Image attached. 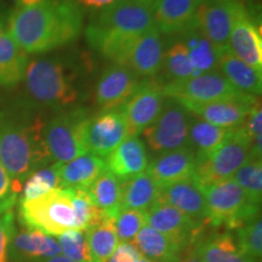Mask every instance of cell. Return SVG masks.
Masks as SVG:
<instances>
[{"mask_svg": "<svg viewBox=\"0 0 262 262\" xmlns=\"http://www.w3.org/2000/svg\"><path fill=\"white\" fill-rule=\"evenodd\" d=\"M83 31V12L72 0H40L17 6L8 33L27 54H45L77 40Z\"/></svg>", "mask_w": 262, "mask_h": 262, "instance_id": "6da1fadb", "label": "cell"}, {"mask_svg": "<svg viewBox=\"0 0 262 262\" xmlns=\"http://www.w3.org/2000/svg\"><path fill=\"white\" fill-rule=\"evenodd\" d=\"M45 123L34 103L19 102L0 111V163L18 193L29 175L52 163L42 137Z\"/></svg>", "mask_w": 262, "mask_h": 262, "instance_id": "7a4b0ae2", "label": "cell"}, {"mask_svg": "<svg viewBox=\"0 0 262 262\" xmlns=\"http://www.w3.org/2000/svg\"><path fill=\"white\" fill-rule=\"evenodd\" d=\"M152 27V8L136 0H116L94 12L85 35L91 48L108 54L126 48Z\"/></svg>", "mask_w": 262, "mask_h": 262, "instance_id": "3957f363", "label": "cell"}, {"mask_svg": "<svg viewBox=\"0 0 262 262\" xmlns=\"http://www.w3.org/2000/svg\"><path fill=\"white\" fill-rule=\"evenodd\" d=\"M24 80L33 103L54 112L72 108L79 97L73 72L58 58L40 57L28 62Z\"/></svg>", "mask_w": 262, "mask_h": 262, "instance_id": "277c9868", "label": "cell"}, {"mask_svg": "<svg viewBox=\"0 0 262 262\" xmlns=\"http://www.w3.org/2000/svg\"><path fill=\"white\" fill-rule=\"evenodd\" d=\"M90 117L85 108L72 107L47 120L42 137L52 164L67 163L88 153L85 133Z\"/></svg>", "mask_w": 262, "mask_h": 262, "instance_id": "5b68a950", "label": "cell"}, {"mask_svg": "<svg viewBox=\"0 0 262 262\" xmlns=\"http://www.w3.org/2000/svg\"><path fill=\"white\" fill-rule=\"evenodd\" d=\"M19 219L27 228L52 237L77 229L71 195L66 188L52 189L31 201H19Z\"/></svg>", "mask_w": 262, "mask_h": 262, "instance_id": "8992f818", "label": "cell"}, {"mask_svg": "<svg viewBox=\"0 0 262 262\" xmlns=\"http://www.w3.org/2000/svg\"><path fill=\"white\" fill-rule=\"evenodd\" d=\"M208 208V222L239 229L260 216V206L251 203L233 179L201 187Z\"/></svg>", "mask_w": 262, "mask_h": 262, "instance_id": "52a82bcc", "label": "cell"}, {"mask_svg": "<svg viewBox=\"0 0 262 262\" xmlns=\"http://www.w3.org/2000/svg\"><path fill=\"white\" fill-rule=\"evenodd\" d=\"M250 156L251 140L244 126L231 129L211 155L196 163L193 180L199 187H206L232 179Z\"/></svg>", "mask_w": 262, "mask_h": 262, "instance_id": "ba28073f", "label": "cell"}, {"mask_svg": "<svg viewBox=\"0 0 262 262\" xmlns=\"http://www.w3.org/2000/svg\"><path fill=\"white\" fill-rule=\"evenodd\" d=\"M191 118L178 101L165 97L159 117L142 133L147 146L157 156L189 146Z\"/></svg>", "mask_w": 262, "mask_h": 262, "instance_id": "9c48e42d", "label": "cell"}, {"mask_svg": "<svg viewBox=\"0 0 262 262\" xmlns=\"http://www.w3.org/2000/svg\"><path fill=\"white\" fill-rule=\"evenodd\" d=\"M165 97L187 102L206 103L222 100H235L249 95L235 90L220 72H209L183 80L169 81L163 85Z\"/></svg>", "mask_w": 262, "mask_h": 262, "instance_id": "30bf717a", "label": "cell"}, {"mask_svg": "<svg viewBox=\"0 0 262 262\" xmlns=\"http://www.w3.org/2000/svg\"><path fill=\"white\" fill-rule=\"evenodd\" d=\"M228 50L244 63L262 72L261 27L242 0L235 6Z\"/></svg>", "mask_w": 262, "mask_h": 262, "instance_id": "8fae6325", "label": "cell"}, {"mask_svg": "<svg viewBox=\"0 0 262 262\" xmlns=\"http://www.w3.org/2000/svg\"><path fill=\"white\" fill-rule=\"evenodd\" d=\"M127 136H130L129 127L120 107L102 110L88 122L85 146L88 153L107 157Z\"/></svg>", "mask_w": 262, "mask_h": 262, "instance_id": "7c38bea8", "label": "cell"}, {"mask_svg": "<svg viewBox=\"0 0 262 262\" xmlns=\"http://www.w3.org/2000/svg\"><path fill=\"white\" fill-rule=\"evenodd\" d=\"M146 222L183 250L199 237L205 225V222L193 220L159 198L146 212Z\"/></svg>", "mask_w": 262, "mask_h": 262, "instance_id": "4fadbf2b", "label": "cell"}, {"mask_svg": "<svg viewBox=\"0 0 262 262\" xmlns=\"http://www.w3.org/2000/svg\"><path fill=\"white\" fill-rule=\"evenodd\" d=\"M165 101L163 86L150 79H143L135 93L120 107L131 135H140L156 122Z\"/></svg>", "mask_w": 262, "mask_h": 262, "instance_id": "5bb4252c", "label": "cell"}, {"mask_svg": "<svg viewBox=\"0 0 262 262\" xmlns=\"http://www.w3.org/2000/svg\"><path fill=\"white\" fill-rule=\"evenodd\" d=\"M239 0H199L195 25L219 54L228 49L233 16Z\"/></svg>", "mask_w": 262, "mask_h": 262, "instance_id": "9a60e30c", "label": "cell"}, {"mask_svg": "<svg viewBox=\"0 0 262 262\" xmlns=\"http://www.w3.org/2000/svg\"><path fill=\"white\" fill-rule=\"evenodd\" d=\"M258 101L260 100L255 96H245L235 100H222L206 103L187 101L178 102L193 117L222 129H234L243 125L250 111Z\"/></svg>", "mask_w": 262, "mask_h": 262, "instance_id": "2e32d148", "label": "cell"}, {"mask_svg": "<svg viewBox=\"0 0 262 262\" xmlns=\"http://www.w3.org/2000/svg\"><path fill=\"white\" fill-rule=\"evenodd\" d=\"M143 79L123 64L113 63L103 71L96 85V103L101 110L119 108L139 89Z\"/></svg>", "mask_w": 262, "mask_h": 262, "instance_id": "e0dca14e", "label": "cell"}, {"mask_svg": "<svg viewBox=\"0 0 262 262\" xmlns=\"http://www.w3.org/2000/svg\"><path fill=\"white\" fill-rule=\"evenodd\" d=\"M199 0H153L155 26L163 34L182 35L196 28Z\"/></svg>", "mask_w": 262, "mask_h": 262, "instance_id": "ac0fdd59", "label": "cell"}, {"mask_svg": "<svg viewBox=\"0 0 262 262\" xmlns=\"http://www.w3.org/2000/svg\"><path fill=\"white\" fill-rule=\"evenodd\" d=\"M196 168V158L189 146L171 152L162 153L149 162L147 172L160 188L171 183L193 178Z\"/></svg>", "mask_w": 262, "mask_h": 262, "instance_id": "d6986e66", "label": "cell"}, {"mask_svg": "<svg viewBox=\"0 0 262 262\" xmlns=\"http://www.w3.org/2000/svg\"><path fill=\"white\" fill-rule=\"evenodd\" d=\"M104 160L108 171L120 181L147 171L150 162L146 143L141 140L140 135L127 136Z\"/></svg>", "mask_w": 262, "mask_h": 262, "instance_id": "ffe728a7", "label": "cell"}, {"mask_svg": "<svg viewBox=\"0 0 262 262\" xmlns=\"http://www.w3.org/2000/svg\"><path fill=\"white\" fill-rule=\"evenodd\" d=\"M160 34L155 26L141 34L130 49L125 66L141 78L150 79L162 70L164 47Z\"/></svg>", "mask_w": 262, "mask_h": 262, "instance_id": "44dd1931", "label": "cell"}, {"mask_svg": "<svg viewBox=\"0 0 262 262\" xmlns=\"http://www.w3.org/2000/svg\"><path fill=\"white\" fill-rule=\"evenodd\" d=\"M61 255L57 239L38 229L27 228L15 233L10 243L9 256L14 262H44Z\"/></svg>", "mask_w": 262, "mask_h": 262, "instance_id": "7402d4cb", "label": "cell"}, {"mask_svg": "<svg viewBox=\"0 0 262 262\" xmlns=\"http://www.w3.org/2000/svg\"><path fill=\"white\" fill-rule=\"evenodd\" d=\"M159 199L189 216L193 220L209 224L205 196L193 178L160 188Z\"/></svg>", "mask_w": 262, "mask_h": 262, "instance_id": "603a6c76", "label": "cell"}, {"mask_svg": "<svg viewBox=\"0 0 262 262\" xmlns=\"http://www.w3.org/2000/svg\"><path fill=\"white\" fill-rule=\"evenodd\" d=\"M61 188H88L107 170L106 160L85 153L67 163H56Z\"/></svg>", "mask_w": 262, "mask_h": 262, "instance_id": "cb8c5ba5", "label": "cell"}, {"mask_svg": "<svg viewBox=\"0 0 262 262\" xmlns=\"http://www.w3.org/2000/svg\"><path fill=\"white\" fill-rule=\"evenodd\" d=\"M217 70L239 93L255 97L261 95L262 72L244 63L228 49L220 52Z\"/></svg>", "mask_w": 262, "mask_h": 262, "instance_id": "d4e9b609", "label": "cell"}, {"mask_svg": "<svg viewBox=\"0 0 262 262\" xmlns=\"http://www.w3.org/2000/svg\"><path fill=\"white\" fill-rule=\"evenodd\" d=\"M28 54L8 32H0V86L14 88L24 80Z\"/></svg>", "mask_w": 262, "mask_h": 262, "instance_id": "484cf974", "label": "cell"}, {"mask_svg": "<svg viewBox=\"0 0 262 262\" xmlns=\"http://www.w3.org/2000/svg\"><path fill=\"white\" fill-rule=\"evenodd\" d=\"M133 244L142 256L153 262H180L183 249L175 244L171 239L145 225L134 238Z\"/></svg>", "mask_w": 262, "mask_h": 262, "instance_id": "4316f807", "label": "cell"}, {"mask_svg": "<svg viewBox=\"0 0 262 262\" xmlns=\"http://www.w3.org/2000/svg\"><path fill=\"white\" fill-rule=\"evenodd\" d=\"M160 187L148 172L122 181V209L147 212L158 201Z\"/></svg>", "mask_w": 262, "mask_h": 262, "instance_id": "83f0119b", "label": "cell"}, {"mask_svg": "<svg viewBox=\"0 0 262 262\" xmlns=\"http://www.w3.org/2000/svg\"><path fill=\"white\" fill-rule=\"evenodd\" d=\"M193 254L203 262H261L245 254L239 248L237 241L228 233L206 238L198 243Z\"/></svg>", "mask_w": 262, "mask_h": 262, "instance_id": "f1b7e54d", "label": "cell"}, {"mask_svg": "<svg viewBox=\"0 0 262 262\" xmlns=\"http://www.w3.org/2000/svg\"><path fill=\"white\" fill-rule=\"evenodd\" d=\"M86 191L107 217H116L122 210V181L108 170L101 173Z\"/></svg>", "mask_w": 262, "mask_h": 262, "instance_id": "f546056e", "label": "cell"}, {"mask_svg": "<svg viewBox=\"0 0 262 262\" xmlns=\"http://www.w3.org/2000/svg\"><path fill=\"white\" fill-rule=\"evenodd\" d=\"M229 131L231 129H222L192 116L189 124L188 145L194 152L196 163L211 155L221 145Z\"/></svg>", "mask_w": 262, "mask_h": 262, "instance_id": "4dcf8cb0", "label": "cell"}, {"mask_svg": "<svg viewBox=\"0 0 262 262\" xmlns=\"http://www.w3.org/2000/svg\"><path fill=\"white\" fill-rule=\"evenodd\" d=\"M180 37L185 47L187 48L189 58L196 73L202 74L217 71L220 54L214 45L199 32L198 28L192 29Z\"/></svg>", "mask_w": 262, "mask_h": 262, "instance_id": "1f68e13d", "label": "cell"}, {"mask_svg": "<svg viewBox=\"0 0 262 262\" xmlns=\"http://www.w3.org/2000/svg\"><path fill=\"white\" fill-rule=\"evenodd\" d=\"M88 245L95 262H106L116 250L118 242L116 217H106L85 231Z\"/></svg>", "mask_w": 262, "mask_h": 262, "instance_id": "d6a6232c", "label": "cell"}, {"mask_svg": "<svg viewBox=\"0 0 262 262\" xmlns=\"http://www.w3.org/2000/svg\"><path fill=\"white\" fill-rule=\"evenodd\" d=\"M71 195L72 206L75 215L77 229L86 231L88 228L100 224L107 217L104 212L98 209L91 199L86 188H66Z\"/></svg>", "mask_w": 262, "mask_h": 262, "instance_id": "836d02e7", "label": "cell"}, {"mask_svg": "<svg viewBox=\"0 0 262 262\" xmlns=\"http://www.w3.org/2000/svg\"><path fill=\"white\" fill-rule=\"evenodd\" d=\"M61 188L57 164H50L29 175L22 186L21 201H31L44 195L52 189Z\"/></svg>", "mask_w": 262, "mask_h": 262, "instance_id": "e575fe53", "label": "cell"}, {"mask_svg": "<svg viewBox=\"0 0 262 262\" xmlns=\"http://www.w3.org/2000/svg\"><path fill=\"white\" fill-rule=\"evenodd\" d=\"M238 186L243 189L245 195L251 203L261 205L262 198V162L261 158L250 157L245 162L233 178Z\"/></svg>", "mask_w": 262, "mask_h": 262, "instance_id": "d590c367", "label": "cell"}, {"mask_svg": "<svg viewBox=\"0 0 262 262\" xmlns=\"http://www.w3.org/2000/svg\"><path fill=\"white\" fill-rule=\"evenodd\" d=\"M163 67H165L168 77L171 79L170 81L188 79L198 75L189 58L187 48L181 39L173 42L166 52H164Z\"/></svg>", "mask_w": 262, "mask_h": 262, "instance_id": "8d00e7d4", "label": "cell"}, {"mask_svg": "<svg viewBox=\"0 0 262 262\" xmlns=\"http://www.w3.org/2000/svg\"><path fill=\"white\" fill-rule=\"evenodd\" d=\"M61 253L72 262H95L88 245L86 234L83 229H70L58 235Z\"/></svg>", "mask_w": 262, "mask_h": 262, "instance_id": "74e56055", "label": "cell"}, {"mask_svg": "<svg viewBox=\"0 0 262 262\" xmlns=\"http://www.w3.org/2000/svg\"><path fill=\"white\" fill-rule=\"evenodd\" d=\"M237 243L245 254L260 261L262 255V221L261 216L237 229Z\"/></svg>", "mask_w": 262, "mask_h": 262, "instance_id": "f35d334b", "label": "cell"}, {"mask_svg": "<svg viewBox=\"0 0 262 262\" xmlns=\"http://www.w3.org/2000/svg\"><path fill=\"white\" fill-rule=\"evenodd\" d=\"M145 225H147L146 212L131 210V209H122L116 216L118 239L130 243Z\"/></svg>", "mask_w": 262, "mask_h": 262, "instance_id": "ab89813d", "label": "cell"}, {"mask_svg": "<svg viewBox=\"0 0 262 262\" xmlns=\"http://www.w3.org/2000/svg\"><path fill=\"white\" fill-rule=\"evenodd\" d=\"M248 135L251 140V156L255 158H261L262 156V110L261 102L253 107L249 116L243 124Z\"/></svg>", "mask_w": 262, "mask_h": 262, "instance_id": "60d3db41", "label": "cell"}, {"mask_svg": "<svg viewBox=\"0 0 262 262\" xmlns=\"http://www.w3.org/2000/svg\"><path fill=\"white\" fill-rule=\"evenodd\" d=\"M14 234V212H0V262H9L10 243Z\"/></svg>", "mask_w": 262, "mask_h": 262, "instance_id": "b9f144b4", "label": "cell"}, {"mask_svg": "<svg viewBox=\"0 0 262 262\" xmlns=\"http://www.w3.org/2000/svg\"><path fill=\"white\" fill-rule=\"evenodd\" d=\"M18 194L19 193L15 189L11 178L0 163V212L11 211Z\"/></svg>", "mask_w": 262, "mask_h": 262, "instance_id": "7bdbcfd3", "label": "cell"}, {"mask_svg": "<svg viewBox=\"0 0 262 262\" xmlns=\"http://www.w3.org/2000/svg\"><path fill=\"white\" fill-rule=\"evenodd\" d=\"M142 255L133 243L122 242L117 245L114 253L111 255L106 262H137Z\"/></svg>", "mask_w": 262, "mask_h": 262, "instance_id": "ee69618b", "label": "cell"}, {"mask_svg": "<svg viewBox=\"0 0 262 262\" xmlns=\"http://www.w3.org/2000/svg\"><path fill=\"white\" fill-rule=\"evenodd\" d=\"M72 2L75 3L80 9L91 10V11L96 12L111 5L116 0H72Z\"/></svg>", "mask_w": 262, "mask_h": 262, "instance_id": "f6af8a7d", "label": "cell"}, {"mask_svg": "<svg viewBox=\"0 0 262 262\" xmlns=\"http://www.w3.org/2000/svg\"><path fill=\"white\" fill-rule=\"evenodd\" d=\"M10 2L14 3L15 8H17V6H28V5L37 4V3L40 2V0H10Z\"/></svg>", "mask_w": 262, "mask_h": 262, "instance_id": "bcb514c9", "label": "cell"}, {"mask_svg": "<svg viewBox=\"0 0 262 262\" xmlns=\"http://www.w3.org/2000/svg\"><path fill=\"white\" fill-rule=\"evenodd\" d=\"M44 262H72V261L68 260L67 257H64L63 255H57V256H55V257L48 258V260Z\"/></svg>", "mask_w": 262, "mask_h": 262, "instance_id": "7dc6e473", "label": "cell"}, {"mask_svg": "<svg viewBox=\"0 0 262 262\" xmlns=\"http://www.w3.org/2000/svg\"><path fill=\"white\" fill-rule=\"evenodd\" d=\"M183 262H203L202 260H201V258H199L198 256H195V255L194 254H192L191 255V256H189V257H187V258H186V260L185 261H183Z\"/></svg>", "mask_w": 262, "mask_h": 262, "instance_id": "c3c4849f", "label": "cell"}, {"mask_svg": "<svg viewBox=\"0 0 262 262\" xmlns=\"http://www.w3.org/2000/svg\"><path fill=\"white\" fill-rule=\"evenodd\" d=\"M136 2H139L143 5L149 6V8H152V4H153V0H136Z\"/></svg>", "mask_w": 262, "mask_h": 262, "instance_id": "681fc988", "label": "cell"}, {"mask_svg": "<svg viewBox=\"0 0 262 262\" xmlns=\"http://www.w3.org/2000/svg\"><path fill=\"white\" fill-rule=\"evenodd\" d=\"M137 262H153V261H150L149 258H147V257H145V256H142V257H141L140 260L137 261Z\"/></svg>", "mask_w": 262, "mask_h": 262, "instance_id": "f907efd6", "label": "cell"}, {"mask_svg": "<svg viewBox=\"0 0 262 262\" xmlns=\"http://www.w3.org/2000/svg\"><path fill=\"white\" fill-rule=\"evenodd\" d=\"M0 32H2V22H0Z\"/></svg>", "mask_w": 262, "mask_h": 262, "instance_id": "816d5d0a", "label": "cell"}]
</instances>
